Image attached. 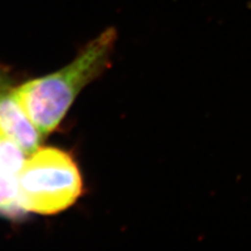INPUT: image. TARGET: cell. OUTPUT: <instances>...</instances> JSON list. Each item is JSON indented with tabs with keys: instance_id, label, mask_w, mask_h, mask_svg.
Here are the masks:
<instances>
[{
	"instance_id": "6da1fadb",
	"label": "cell",
	"mask_w": 251,
	"mask_h": 251,
	"mask_svg": "<svg viewBox=\"0 0 251 251\" xmlns=\"http://www.w3.org/2000/svg\"><path fill=\"white\" fill-rule=\"evenodd\" d=\"M116 38L115 28L109 27L67 66L15 87L20 105L43 137L58 128L78 93L111 66Z\"/></svg>"
},
{
	"instance_id": "3957f363",
	"label": "cell",
	"mask_w": 251,
	"mask_h": 251,
	"mask_svg": "<svg viewBox=\"0 0 251 251\" xmlns=\"http://www.w3.org/2000/svg\"><path fill=\"white\" fill-rule=\"evenodd\" d=\"M0 135L18 145L27 156L40 148L44 138L23 110L7 78L0 75Z\"/></svg>"
},
{
	"instance_id": "7a4b0ae2",
	"label": "cell",
	"mask_w": 251,
	"mask_h": 251,
	"mask_svg": "<svg viewBox=\"0 0 251 251\" xmlns=\"http://www.w3.org/2000/svg\"><path fill=\"white\" fill-rule=\"evenodd\" d=\"M83 194L81 172L73 156L52 147L28 155L17 178L21 210L53 215L73 206Z\"/></svg>"
},
{
	"instance_id": "277c9868",
	"label": "cell",
	"mask_w": 251,
	"mask_h": 251,
	"mask_svg": "<svg viewBox=\"0 0 251 251\" xmlns=\"http://www.w3.org/2000/svg\"><path fill=\"white\" fill-rule=\"evenodd\" d=\"M26 159V154L9 138L0 136V213L16 214L17 178Z\"/></svg>"
}]
</instances>
